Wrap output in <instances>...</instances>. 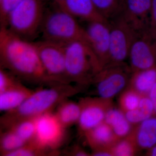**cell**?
<instances>
[{
    "instance_id": "obj_27",
    "label": "cell",
    "mask_w": 156,
    "mask_h": 156,
    "mask_svg": "<svg viewBox=\"0 0 156 156\" xmlns=\"http://www.w3.org/2000/svg\"><path fill=\"white\" fill-rule=\"evenodd\" d=\"M126 118V115H124L122 112L113 109L109 110L105 114L104 120L106 124L112 128L121 122Z\"/></svg>"
},
{
    "instance_id": "obj_5",
    "label": "cell",
    "mask_w": 156,
    "mask_h": 156,
    "mask_svg": "<svg viewBox=\"0 0 156 156\" xmlns=\"http://www.w3.org/2000/svg\"><path fill=\"white\" fill-rule=\"evenodd\" d=\"M65 69L69 83L87 80L90 73L102 69L98 58L87 43L71 42L65 45Z\"/></svg>"
},
{
    "instance_id": "obj_13",
    "label": "cell",
    "mask_w": 156,
    "mask_h": 156,
    "mask_svg": "<svg viewBox=\"0 0 156 156\" xmlns=\"http://www.w3.org/2000/svg\"><path fill=\"white\" fill-rule=\"evenodd\" d=\"M57 5L76 19L79 18L87 22L98 21L109 23L99 13L91 0H64Z\"/></svg>"
},
{
    "instance_id": "obj_29",
    "label": "cell",
    "mask_w": 156,
    "mask_h": 156,
    "mask_svg": "<svg viewBox=\"0 0 156 156\" xmlns=\"http://www.w3.org/2000/svg\"><path fill=\"white\" fill-rule=\"evenodd\" d=\"M114 152L115 155L118 156H130L132 153V147L127 141H122L115 147Z\"/></svg>"
},
{
    "instance_id": "obj_26",
    "label": "cell",
    "mask_w": 156,
    "mask_h": 156,
    "mask_svg": "<svg viewBox=\"0 0 156 156\" xmlns=\"http://www.w3.org/2000/svg\"><path fill=\"white\" fill-rule=\"evenodd\" d=\"M18 78L7 70L0 68V92L17 83Z\"/></svg>"
},
{
    "instance_id": "obj_31",
    "label": "cell",
    "mask_w": 156,
    "mask_h": 156,
    "mask_svg": "<svg viewBox=\"0 0 156 156\" xmlns=\"http://www.w3.org/2000/svg\"><path fill=\"white\" fill-rule=\"evenodd\" d=\"M156 30V0H151V9L150 33L153 34Z\"/></svg>"
},
{
    "instance_id": "obj_21",
    "label": "cell",
    "mask_w": 156,
    "mask_h": 156,
    "mask_svg": "<svg viewBox=\"0 0 156 156\" xmlns=\"http://www.w3.org/2000/svg\"><path fill=\"white\" fill-rule=\"evenodd\" d=\"M27 143L21 139L15 132L10 129H7L1 134L0 150L2 156L18 149L25 145Z\"/></svg>"
},
{
    "instance_id": "obj_22",
    "label": "cell",
    "mask_w": 156,
    "mask_h": 156,
    "mask_svg": "<svg viewBox=\"0 0 156 156\" xmlns=\"http://www.w3.org/2000/svg\"><path fill=\"white\" fill-rule=\"evenodd\" d=\"M135 88L139 92H149L156 83V69L152 68L144 70L136 71L134 76Z\"/></svg>"
},
{
    "instance_id": "obj_11",
    "label": "cell",
    "mask_w": 156,
    "mask_h": 156,
    "mask_svg": "<svg viewBox=\"0 0 156 156\" xmlns=\"http://www.w3.org/2000/svg\"><path fill=\"white\" fill-rule=\"evenodd\" d=\"M87 23L85 29L89 37L90 47L102 68L109 61V23L98 21Z\"/></svg>"
},
{
    "instance_id": "obj_4",
    "label": "cell",
    "mask_w": 156,
    "mask_h": 156,
    "mask_svg": "<svg viewBox=\"0 0 156 156\" xmlns=\"http://www.w3.org/2000/svg\"><path fill=\"white\" fill-rule=\"evenodd\" d=\"M48 0H23L9 14L5 28L30 41L40 33Z\"/></svg>"
},
{
    "instance_id": "obj_3",
    "label": "cell",
    "mask_w": 156,
    "mask_h": 156,
    "mask_svg": "<svg viewBox=\"0 0 156 156\" xmlns=\"http://www.w3.org/2000/svg\"><path fill=\"white\" fill-rule=\"evenodd\" d=\"M55 5L51 9L48 8L45 13L40 30L43 40L63 45L81 41L90 46L85 28L80 25L75 17Z\"/></svg>"
},
{
    "instance_id": "obj_17",
    "label": "cell",
    "mask_w": 156,
    "mask_h": 156,
    "mask_svg": "<svg viewBox=\"0 0 156 156\" xmlns=\"http://www.w3.org/2000/svg\"><path fill=\"white\" fill-rule=\"evenodd\" d=\"M137 141L141 147L149 148L156 144V118H150L141 122Z\"/></svg>"
},
{
    "instance_id": "obj_19",
    "label": "cell",
    "mask_w": 156,
    "mask_h": 156,
    "mask_svg": "<svg viewBox=\"0 0 156 156\" xmlns=\"http://www.w3.org/2000/svg\"><path fill=\"white\" fill-rule=\"evenodd\" d=\"M154 111L153 105L150 98H144L140 99L138 107L127 111L126 117L130 123L142 122L151 118Z\"/></svg>"
},
{
    "instance_id": "obj_2",
    "label": "cell",
    "mask_w": 156,
    "mask_h": 156,
    "mask_svg": "<svg viewBox=\"0 0 156 156\" xmlns=\"http://www.w3.org/2000/svg\"><path fill=\"white\" fill-rule=\"evenodd\" d=\"M76 92L75 88L69 83L56 84L34 91L20 106L2 116L1 127L7 129L21 120L51 112Z\"/></svg>"
},
{
    "instance_id": "obj_10",
    "label": "cell",
    "mask_w": 156,
    "mask_h": 156,
    "mask_svg": "<svg viewBox=\"0 0 156 156\" xmlns=\"http://www.w3.org/2000/svg\"><path fill=\"white\" fill-rule=\"evenodd\" d=\"M151 0H124L122 16L137 33L149 31Z\"/></svg>"
},
{
    "instance_id": "obj_12",
    "label": "cell",
    "mask_w": 156,
    "mask_h": 156,
    "mask_svg": "<svg viewBox=\"0 0 156 156\" xmlns=\"http://www.w3.org/2000/svg\"><path fill=\"white\" fill-rule=\"evenodd\" d=\"M98 76L97 91L98 95L103 98L113 97L126 86L127 76L119 68L105 70Z\"/></svg>"
},
{
    "instance_id": "obj_20",
    "label": "cell",
    "mask_w": 156,
    "mask_h": 156,
    "mask_svg": "<svg viewBox=\"0 0 156 156\" xmlns=\"http://www.w3.org/2000/svg\"><path fill=\"white\" fill-rule=\"evenodd\" d=\"M7 129L14 131L27 143L31 142L33 140L35 135V118L20 121Z\"/></svg>"
},
{
    "instance_id": "obj_28",
    "label": "cell",
    "mask_w": 156,
    "mask_h": 156,
    "mask_svg": "<svg viewBox=\"0 0 156 156\" xmlns=\"http://www.w3.org/2000/svg\"><path fill=\"white\" fill-rule=\"evenodd\" d=\"M140 98L134 93H128L124 97V106L127 111L135 109L139 105Z\"/></svg>"
},
{
    "instance_id": "obj_25",
    "label": "cell",
    "mask_w": 156,
    "mask_h": 156,
    "mask_svg": "<svg viewBox=\"0 0 156 156\" xmlns=\"http://www.w3.org/2000/svg\"><path fill=\"white\" fill-rule=\"evenodd\" d=\"M47 155L44 152L39 149L32 142L26 144L22 147L7 154L5 156H36Z\"/></svg>"
},
{
    "instance_id": "obj_15",
    "label": "cell",
    "mask_w": 156,
    "mask_h": 156,
    "mask_svg": "<svg viewBox=\"0 0 156 156\" xmlns=\"http://www.w3.org/2000/svg\"><path fill=\"white\" fill-rule=\"evenodd\" d=\"M81 106L82 111L78 121L81 129L89 131L102 123L105 114L99 105L91 102Z\"/></svg>"
},
{
    "instance_id": "obj_36",
    "label": "cell",
    "mask_w": 156,
    "mask_h": 156,
    "mask_svg": "<svg viewBox=\"0 0 156 156\" xmlns=\"http://www.w3.org/2000/svg\"><path fill=\"white\" fill-rule=\"evenodd\" d=\"M151 34L154 37H156V30L154 33L153 34Z\"/></svg>"
},
{
    "instance_id": "obj_24",
    "label": "cell",
    "mask_w": 156,
    "mask_h": 156,
    "mask_svg": "<svg viewBox=\"0 0 156 156\" xmlns=\"http://www.w3.org/2000/svg\"><path fill=\"white\" fill-rule=\"evenodd\" d=\"M23 0H0V27H6L9 14Z\"/></svg>"
},
{
    "instance_id": "obj_1",
    "label": "cell",
    "mask_w": 156,
    "mask_h": 156,
    "mask_svg": "<svg viewBox=\"0 0 156 156\" xmlns=\"http://www.w3.org/2000/svg\"><path fill=\"white\" fill-rule=\"evenodd\" d=\"M0 63L1 68L28 83L48 86L58 83L45 71L34 42L5 27L0 28Z\"/></svg>"
},
{
    "instance_id": "obj_8",
    "label": "cell",
    "mask_w": 156,
    "mask_h": 156,
    "mask_svg": "<svg viewBox=\"0 0 156 156\" xmlns=\"http://www.w3.org/2000/svg\"><path fill=\"white\" fill-rule=\"evenodd\" d=\"M34 44L48 75L56 83L69 84L66 73L65 45L44 40Z\"/></svg>"
},
{
    "instance_id": "obj_9",
    "label": "cell",
    "mask_w": 156,
    "mask_h": 156,
    "mask_svg": "<svg viewBox=\"0 0 156 156\" xmlns=\"http://www.w3.org/2000/svg\"><path fill=\"white\" fill-rule=\"evenodd\" d=\"M156 38L148 31L140 34L131 47L129 57L136 71L153 67L156 60Z\"/></svg>"
},
{
    "instance_id": "obj_16",
    "label": "cell",
    "mask_w": 156,
    "mask_h": 156,
    "mask_svg": "<svg viewBox=\"0 0 156 156\" xmlns=\"http://www.w3.org/2000/svg\"><path fill=\"white\" fill-rule=\"evenodd\" d=\"M56 108L55 114L66 129L79 121L82 111V106L80 105L66 99Z\"/></svg>"
},
{
    "instance_id": "obj_32",
    "label": "cell",
    "mask_w": 156,
    "mask_h": 156,
    "mask_svg": "<svg viewBox=\"0 0 156 156\" xmlns=\"http://www.w3.org/2000/svg\"><path fill=\"white\" fill-rule=\"evenodd\" d=\"M149 98L153 105L154 111L156 112V83L149 91Z\"/></svg>"
},
{
    "instance_id": "obj_35",
    "label": "cell",
    "mask_w": 156,
    "mask_h": 156,
    "mask_svg": "<svg viewBox=\"0 0 156 156\" xmlns=\"http://www.w3.org/2000/svg\"><path fill=\"white\" fill-rule=\"evenodd\" d=\"M52 1L55 3V4H57V5H58V4H60L61 3L62 1H64V0H52Z\"/></svg>"
},
{
    "instance_id": "obj_23",
    "label": "cell",
    "mask_w": 156,
    "mask_h": 156,
    "mask_svg": "<svg viewBox=\"0 0 156 156\" xmlns=\"http://www.w3.org/2000/svg\"><path fill=\"white\" fill-rule=\"evenodd\" d=\"M88 132L91 140L96 143H106L111 139L112 136L111 128L107 124L101 123Z\"/></svg>"
},
{
    "instance_id": "obj_34",
    "label": "cell",
    "mask_w": 156,
    "mask_h": 156,
    "mask_svg": "<svg viewBox=\"0 0 156 156\" xmlns=\"http://www.w3.org/2000/svg\"><path fill=\"white\" fill-rule=\"evenodd\" d=\"M151 155L153 156H156V146H154L152 149Z\"/></svg>"
},
{
    "instance_id": "obj_14",
    "label": "cell",
    "mask_w": 156,
    "mask_h": 156,
    "mask_svg": "<svg viewBox=\"0 0 156 156\" xmlns=\"http://www.w3.org/2000/svg\"><path fill=\"white\" fill-rule=\"evenodd\" d=\"M20 82L0 92V111L9 112L17 108L34 92Z\"/></svg>"
},
{
    "instance_id": "obj_18",
    "label": "cell",
    "mask_w": 156,
    "mask_h": 156,
    "mask_svg": "<svg viewBox=\"0 0 156 156\" xmlns=\"http://www.w3.org/2000/svg\"><path fill=\"white\" fill-rule=\"evenodd\" d=\"M102 16L109 21L122 13L124 0H91Z\"/></svg>"
},
{
    "instance_id": "obj_7",
    "label": "cell",
    "mask_w": 156,
    "mask_h": 156,
    "mask_svg": "<svg viewBox=\"0 0 156 156\" xmlns=\"http://www.w3.org/2000/svg\"><path fill=\"white\" fill-rule=\"evenodd\" d=\"M109 62L121 64L129 57L131 47L139 34L122 15L109 21Z\"/></svg>"
},
{
    "instance_id": "obj_30",
    "label": "cell",
    "mask_w": 156,
    "mask_h": 156,
    "mask_svg": "<svg viewBox=\"0 0 156 156\" xmlns=\"http://www.w3.org/2000/svg\"><path fill=\"white\" fill-rule=\"evenodd\" d=\"M130 122L127 119H125L122 122L113 127L114 132L119 136H124L128 134L131 128Z\"/></svg>"
},
{
    "instance_id": "obj_33",
    "label": "cell",
    "mask_w": 156,
    "mask_h": 156,
    "mask_svg": "<svg viewBox=\"0 0 156 156\" xmlns=\"http://www.w3.org/2000/svg\"><path fill=\"white\" fill-rule=\"evenodd\" d=\"M94 156H111L110 154L105 151H98L94 154Z\"/></svg>"
},
{
    "instance_id": "obj_6",
    "label": "cell",
    "mask_w": 156,
    "mask_h": 156,
    "mask_svg": "<svg viewBox=\"0 0 156 156\" xmlns=\"http://www.w3.org/2000/svg\"><path fill=\"white\" fill-rule=\"evenodd\" d=\"M36 132L31 142L47 154L56 150L64 141L66 128L55 113H46L35 118Z\"/></svg>"
}]
</instances>
